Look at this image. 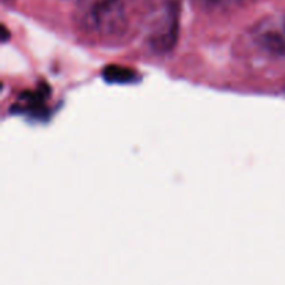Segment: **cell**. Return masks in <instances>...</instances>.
<instances>
[{
	"instance_id": "obj_1",
	"label": "cell",
	"mask_w": 285,
	"mask_h": 285,
	"mask_svg": "<svg viewBox=\"0 0 285 285\" xmlns=\"http://www.w3.org/2000/svg\"><path fill=\"white\" fill-rule=\"evenodd\" d=\"M145 4V0H82L78 22L85 32L102 40H121L141 21Z\"/></svg>"
},
{
	"instance_id": "obj_5",
	"label": "cell",
	"mask_w": 285,
	"mask_h": 285,
	"mask_svg": "<svg viewBox=\"0 0 285 285\" xmlns=\"http://www.w3.org/2000/svg\"><path fill=\"white\" fill-rule=\"evenodd\" d=\"M284 29H285V24H284Z\"/></svg>"
},
{
	"instance_id": "obj_3",
	"label": "cell",
	"mask_w": 285,
	"mask_h": 285,
	"mask_svg": "<svg viewBox=\"0 0 285 285\" xmlns=\"http://www.w3.org/2000/svg\"><path fill=\"white\" fill-rule=\"evenodd\" d=\"M256 42L259 43L266 52L285 57V29L284 25L279 26L272 25L270 22H266L263 25L258 26L255 33Z\"/></svg>"
},
{
	"instance_id": "obj_4",
	"label": "cell",
	"mask_w": 285,
	"mask_h": 285,
	"mask_svg": "<svg viewBox=\"0 0 285 285\" xmlns=\"http://www.w3.org/2000/svg\"><path fill=\"white\" fill-rule=\"evenodd\" d=\"M214 4H237V3H242L245 0H209Z\"/></svg>"
},
{
	"instance_id": "obj_2",
	"label": "cell",
	"mask_w": 285,
	"mask_h": 285,
	"mask_svg": "<svg viewBox=\"0 0 285 285\" xmlns=\"http://www.w3.org/2000/svg\"><path fill=\"white\" fill-rule=\"evenodd\" d=\"M180 17L178 7L174 1H169L156 11L148 26L146 42L149 49L157 54H164L173 50L178 40Z\"/></svg>"
}]
</instances>
